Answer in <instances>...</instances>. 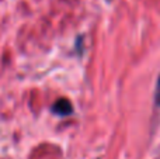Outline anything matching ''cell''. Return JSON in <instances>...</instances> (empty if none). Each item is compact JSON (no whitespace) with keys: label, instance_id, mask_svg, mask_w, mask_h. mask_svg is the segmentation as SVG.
Listing matches in <instances>:
<instances>
[{"label":"cell","instance_id":"obj_1","mask_svg":"<svg viewBox=\"0 0 160 159\" xmlns=\"http://www.w3.org/2000/svg\"><path fill=\"white\" fill-rule=\"evenodd\" d=\"M52 113H55V114H59L62 115V117H66V115H70L73 113V107H72V103H70L68 99H59V100H56L55 103H53L52 106Z\"/></svg>","mask_w":160,"mask_h":159},{"label":"cell","instance_id":"obj_2","mask_svg":"<svg viewBox=\"0 0 160 159\" xmlns=\"http://www.w3.org/2000/svg\"><path fill=\"white\" fill-rule=\"evenodd\" d=\"M155 103L160 107V75L158 78V83H156V90H155Z\"/></svg>","mask_w":160,"mask_h":159}]
</instances>
